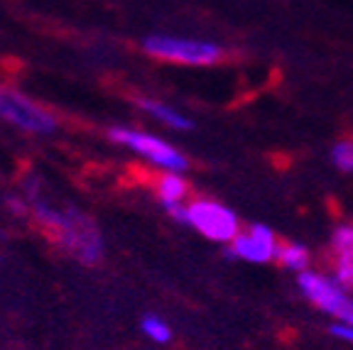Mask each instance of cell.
<instances>
[{
	"instance_id": "obj_1",
	"label": "cell",
	"mask_w": 353,
	"mask_h": 350,
	"mask_svg": "<svg viewBox=\"0 0 353 350\" xmlns=\"http://www.w3.org/2000/svg\"><path fill=\"white\" fill-rule=\"evenodd\" d=\"M30 214L39 223V228L54 240L64 255L79 260L81 265H96L103 258V236L99 225L88 214L77 206H54L37 194L28 196Z\"/></svg>"
},
{
	"instance_id": "obj_2",
	"label": "cell",
	"mask_w": 353,
	"mask_h": 350,
	"mask_svg": "<svg viewBox=\"0 0 353 350\" xmlns=\"http://www.w3.org/2000/svg\"><path fill=\"white\" fill-rule=\"evenodd\" d=\"M143 52L157 61L179 66H214L223 59L221 44L182 34H148L143 39Z\"/></svg>"
},
{
	"instance_id": "obj_3",
	"label": "cell",
	"mask_w": 353,
	"mask_h": 350,
	"mask_svg": "<svg viewBox=\"0 0 353 350\" xmlns=\"http://www.w3.org/2000/svg\"><path fill=\"white\" fill-rule=\"evenodd\" d=\"M108 137L116 145L125 147L128 152L138 154L140 159H145L148 165H152L154 169L160 172H187L189 159L187 154L179 147H174L172 143H167L165 137L154 135L150 130H143V127H110Z\"/></svg>"
},
{
	"instance_id": "obj_4",
	"label": "cell",
	"mask_w": 353,
	"mask_h": 350,
	"mask_svg": "<svg viewBox=\"0 0 353 350\" xmlns=\"http://www.w3.org/2000/svg\"><path fill=\"white\" fill-rule=\"evenodd\" d=\"M184 225L196 230L206 240L221 243V245H231L233 238L241 233V220L236 211L211 196L189 198L187 211H184Z\"/></svg>"
},
{
	"instance_id": "obj_5",
	"label": "cell",
	"mask_w": 353,
	"mask_h": 350,
	"mask_svg": "<svg viewBox=\"0 0 353 350\" xmlns=\"http://www.w3.org/2000/svg\"><path fill=\"white\" fill-rule=\"evenodd\" d=\"M0 121L28 135H52L57 130V115L47 105L32 101L12 83L0 81Z\"/></svg>"
},
{
	"instance_id": "obj_6",
	"label": "cell",
	"mask_w": 353,
	"mask_h": 350,
	"mask_svg": "<svg viewBox=\"0 0 353 350\" xmlns=\"http://www.w3.org/2000/svg\"><path fill=\"white\" fill-rule=\"evenodd\" d=\"M297 287L304 299L321 313L331 316L334 321L353 323V291L343 287L339 279L316 269H304L297 274Z\"/></svg>"
},
{
	"instance_id": "obj_7",
	"label": "cell",
	"mask_w": 353,
	"mask_h": 350,
	"mask_svg": "<svg viewBox=\"0 0 353 350\" xmlns=\"http://www.w3.org/2000/svg\"><path fill=\"white\" fill-rule=\"evenodd\" d=\"M280 245L282 243L277 240L272 228H268L263 223H253L241 228V233L233 238V243L228 245V255L250 265H268L272 260H277Z\"/></svg>"
},
{
	"instance_id": "obj_8",
	"label": "cell",
	"mask_w": 353,
	"mask_h": 350,
	"mask_svg": "<svg viewBox=\"0 0 353 350\" xmlns=\"http://www.w3.org/2000/svg\"><path fill=\"white\" fill-rule=\"evenodd\" d=\"M152 194L172 218L184 223L189 201V181L184 179V172H160L152 181Z\"/></svg>"
},
{
	"instance_id": "obj_9",
	"label": "cell",
	"mask_w": 353,
	"mask_h": 350,
	"mask_svg": "<svg viewBox=\"0 0 353 350\" xmlns=\"http://www.w3.org/2000/svg\"><path fill=\"white\" fill-rule=\"evenodd\" d=\"M138 108L143 110L148 118L157 121L160 125L170 127V130L189 132L194 127L189 115H184L182 110H176L174 105L165 103V101H160V99H148V96H143V99H138Z\"/></svg>"
},
{
	"instance_id": "obj_10",
	"label": "cell",
	"mask_w": 353,
	"mask_h": 350,
	"mask_svg": "<svg viewBox=\"0 0 353 350\" xmlns=\"http://www.w3.org/2000/svg\"><path fill=\"white\" fill-rule=\"evenodd\" d=\"M309 260H312V255H309L307 247L299 245V243H282L280 252H277V262L285 269L297 272V274L309 269Z\"/></svg>"
},
{
	"instance_id": "obj_11",
	"label": "cell",
	"mask_w": 353,
	"mask_h": 350,
	"mask_svg": "<svg viewBox=\"0 0 353 350\" xmlns=\"http://www.w3.org/2000/svg\"><path fill=\"white\" fill-rule=\"evenodd\" d=\"M140 331L145 333V338L152 340V343L157 345H167L172 340V326L165 321L162 316H157V313H148V316L140 321Z\"/></svg>"
},
{
	"instance_id": "obj_12",
	"label": "cell",
	"mask_w": 353,
	"mask_h": 350,
	"mask_svg": "<svg viewBox=\"0 0 353 350\" xmlns=\"http://www.w3.org/2000/svg\"><path fill=\"white\" fill-rule=\"evenodd\" d=\"M331 165L336 167L339 172L353 174V137L339 140V143L331 147Z\"/></svg>"
},
{
	"instance_id": "obj_13",
	"label": "cell",
	"mask_w": 353,
	"mask_h": 350,
	"mask_svg": "<svg viewBox=\"0 0 353 350\" xmlns=\"http://www.w3.org/2000/svg\"><path fill=\"white\" fill-rule=\"evenodd\" d=\"M331 252L334 255H353V223H341L331 233Z\"/></svg>"
},
{
	"instance_id": "obj_14",
	"label": "cell",
	"mask_w": 353,
	"mask_h": 350,
	"mask_svg": "<svg viewBox=\"0 0 353 350\" xmlns=\"http://www.w3.org/2000/svg\"><path fill=\"white\" fill-rule=\"evenodd\" d=\"M329 333L334 336L336 340H343V343H351V345H353V323L334 321V323L329 326Z\"/></svg>"
}]
</instances>
